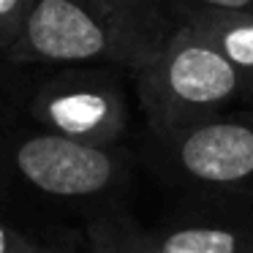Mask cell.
<instances>
[{"instance_id": "cell-1", "label": "cell", "mask_w": 253, "mask_h": 253, "mask_svg": "<svg viewBox=\"0 0 253 253\" xmlns=\"http://www.w3.org/2000/svg\"><path fill=\"white\" fill-rule=\"evenodd\" d=\"M133 77L153 139L171 136L251 101L234 66L185 22L166 33Z\"/></svg>"}, {"instance_id": "cell-2", "label": "cell", "mask_w": 253, "mask_h": 253, "mask_svg": "<svg viewBox=\"0 0 253 253\" xmlns=\"http://www.w3.org/2000/svg\"><path fill=\"white\" fill-rule=\"evenodd\" d=\"M155 164L177 188L210 202L253 207V112L231 109L153 139Z\"/></svg>"}, {"instance_id": "cell-3", "label": "cell", "mask_w": 253, "mask_h": 253, "mask_svg": "<svg viewBox=\"0 0 253 253\" xmlns=\"http://www.w3.org/2000/svg\"><path fill=\"white\" fill-rule=\"evenodd\" d=\"M153 52L82 0H33L6 60L63 68L123 66L136 74Z\"/></svg>"}, {"instance_id": "cell-4", "label": "cell", "mask_w": 253, "mask_h": 253, "mask_svg": "<svg viewBox=\"0 0 253 253\" xmlns=\"http://www.w3.org/2000/svg\"><path fill=\"white\" fill-rule=\"evenodd\" d=\"M3 166L25 188L46 199H98L128 177V155L117 147H90L46 131L8 139Z\"/></svg>"}, {"instance_id": "cell-5", "label": "cell", "mask_w": 253, "mask_h": 253, "mask_svg": "<svg viewBox=\"0 0 253 253\" xmlns=\"http://www.w3.org/2000/svg\"><path fill=\"white\" fill-rule=\"evenodd\" d=\"M28 115L39 131L90 147H117L128 131L126 90L98 66L63 68L30 93Z\"/></svg>"}, {"instance_id": "cell-6", "label": "cell", "mask_w": 253, "mask_h": 253, "mask_svg": "<svg viewBox=\"0 0 253 253\" xmlns=\"http://www.w3.org/2000/svg\"><path fill=\"white\" fill-rule=\"evenodd\" d=\"M180 215L147 234L150 253H253V207L229 204Z\"/></svg>"}, {"instance_id": "cell-7", "label": "cell", "mask_w": 253, "mask_h": 253, "mask_svg": "<svg viewBox=\"0 0 253 253\" xmlns=\"http://www.w3.org/2000/svg\"><path fill=\"white\" fill-rule=\"evenodd\" d=\"M180 22L202 33L234 66L253 101V11L199 8V11H185Z\"/></svg>"}, {"instance_id": "cell-8", "label": "cell", "mask_w": 253, "mask_h": 253, "mask_svg": "<svg viewBox=\"0 0 253 253\" xmlns=\"http://www.w3.org/2000/svg\"><path fill=\"white\" fill-rule=\"evenodd\" d=\"M82 3L104 14L112 25L147 44L150 49H158V44L169 33L155 0H82Z\"/></svg>"}, {"instance_id": "cell-9", "label": "cell", "mask_w": 253, "mask_h": 253, "mask_svg": "<svg viewBox=\"0 0 253 253\" xmlns=\"http://www.w3.org/2000/svg\"><path fill=\"white\" fill-rule=\"evenodd\" d=\"M90 253H150L147 234L120 212L95 215L87 226Z\"/></svg>"}, {"instance_id": "cell-10", "label": "cell", "mask_w": 253, "mask_h": 253, "mask_svg": "<svg viewBox=\"0 0 253 253\" xmlns=\"http://www.w3.org/2000/svg\"><path fill=\"white\" fill-rule=\"evenodd\" d=\"M30 6L33 0H0V55L3 57L17 41Z\"/></svg>"}, {"instance_id": "cell-11", "label": "cell", "mask_w": 253, "mask_h": 253, "mask_svg": "<svg viewBox=\"0 0 253 253\" xmlns=\"http://www.w3.org/2000/svg\"><path fill=\"white\" fill-rule=\"evenodd\" d=\"M185 11L220 8V11H253V0H180Z\"/></svg>"}, {"instance_id": "cell-12", "label": "cell", "mask_w": 253, "mask_h": 253, "mask_svg": "<svg viewBox=\"0 0 253 253\" xmlns=\"http://www.w3.org/2000/svg\"><path fill=\"white\" fill-rule=\"evenodd\" d=\"M30 245V240L19 229H14L11 223L0 220V253H25Z\"/></svg>"}, {"instance_id": "cell-13", "label": "cell", "mask_w": 253, "mask_h": 253, "mask_svg": "<svg viewBox=\"0 0 253 253\" xmlns=\"http://www.w3.org/2000/svg\"><path fill=\"white\" fill-rule=\"evenodd\" d=\"M25 253H52V251H46V248H41V245H33V242H30L28 245V251Z\"/></svg>"}]
</instances>
